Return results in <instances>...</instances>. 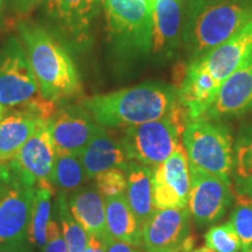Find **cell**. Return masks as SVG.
<instances>
[{"mask_svg": "<svg viewBox=\"0 0 252 252\" xmlns=\"http://www.w3.org/2000/svg\"><path fill=\"white\" fill-rule=\"evenodd\" d=\"M150 1H151V2H152V0H150Z\"/></svg>", "mask_w": 252, "mask_h": 252, "instance_id": "40", "label": "cell"}, {"mask_svg": "<svg viewBox=\"0 0 252 252\" xmlns=\"http://www.w3.org/2000/svg\"><path fill=\"white\" fill-rule=\"evenodd\" d=\"M102 0H46L47 13L72 39L87 35Z\"/></svg>", "mask_w": 252, "mask_h": 252, "instance_id": "18", "label": "cell"}, {"mask_svg": "<svg viewBox=\"0 0 252 252\" xmlns=\"http://www.w3.org/2000/svg\"><path fill=\"white\" fill-rule=\"evenodd\" d=\"M68 207L70 214L88 234L96 235L109 242L106 226L105 202L96 186H81L69 194Z\"/></svg>", "mask_w": 252, "mask_h": 252, "instance_id": "17", "label": "cell"}, {"mask_svg": "<svg viewBox=\"0 0 252 252\" xmlns=\"http://www.w3.org/2000/svg\"><path fill=\"white\" fill-rule=\"evenodd\" d=\"M126 181V200L132 212L137 217L140 225L152 215L156 208L153 206L152 174L153 169L141 163L130 160L125 169Z\"/></svg>", "mask_w": 252, "mask_h": 252, "instance_id": "21", "label": "cell"}, {"mask_svg": "<svg viewBox=\"0 0 252 252\" xmlns=\"http://www.w3.org/2000/svg\"><path fill=\"white\" fill-rule=\"evenodd\" d=\"M251 54L252 20L220 46L189 62L188 67L209 75L220 88Z\"/></svg>", "mask_w": 252, "mask_h": 252, "instance_id": "12", "label": "cell"}, {"mask_svg": "<svg viewBox=\"0 0 252 252\" xmlns=\"http://www.w3.org/2000/svg\"><path fill=\"white\" fill-rule=\"evenodd\" d=\"M106 252H141L139 248L133 247V245H130L127 243H124V242L116 241V239L111 238L108 243V250Z\"/></svg>", "mask_w": 252, "mask_h": 252, "instance_id": "32", "label": "cell"}, {"mask_svg": "<svg viewBox=\"0 0 252 252\" xmlns=\"http://www.w3.org/2000/svg\"><path fill=\"white\" fill-rule=\"evenodd\" d=\"M0 163H1V162H0Z\"/></svg>", "mask_w": 252, "mask_h": 252, "instance_id": "42", "label": "cell"}, {"mask_svg": "<svg viewBox=\"0 0 252 252\" xmlns=\"http://www.w3.org/2000/svg\"><path fill=\"white\" fill-rule=\"evenodd\" d=\"M231 178L235 194L252 197V123L242 126L236 137Z\"/></svg>", "mask_w": 252, "mask_h": 252, "instance_id": "23", "label": "cell"}, {"mask_svg": "<svg viewBox=\"0 0 252 252\" xmlns=\"http://www.w3.org/2000/svg\"><path fill=\"white\" fill-rule=\"evenodd\" d=\"M190 191L188 209L197 225L206 226L225 215L232 202V185L189 163Z\"/></svg>", "mask_w": 252, "mask_h": 252, "instance_id": "10", "label": "cell"}, {"mask_svg": "<svg viewBox=\"0 0 252 252\" xmlns=\"http://www.w3.org/2000/svg\"><path fill=\"white\" fill-rule=\"evenodd\" d=\"M0 252H33V244L26 239V241L19 242L17 244L0 249Z\"/></svg>", "mask_w": 252, "mask_h": 252, "instance_id": "33", "label": "cell"}, {"mask_svg": "<svg viewBox=\"0 0 252 252\" xmlns=\"http://www.w3.org/2000/svg\"><path fill=\"white\" fill-rule=\"evenodd\" d=\"M188 161L198 168L231 184L234 145L228 127L220 121H189L182 134Z\"/></svg>", "mask_w": 252, "mask_h": 252, "instance_id": "7", "label": "cell"}, {"mask_svg": "<svg viewBox=\"0 0 252 252\" xmlns=\"http://www.w3.org/2000/svg\"><path fill=\"white\" fill-rule=\"evenodd\" d=\"M106 226L110 236L116 241L133 247H141V225L128 206L125 194L104 197Z\"/></svg>", "mask_w": 252, "mask_h": 252, "instance_id": "22", "label": "cell"}, {"mask_svg": "<svg viewBox=\"0 0 252 252\" xmlns=\"http://www.w3.org/2000/svg\"><path fill=\"white\" fill-rule=\"evenodd\" d=\"M152 54L171 60L182 43L184 5L181 0H153Z\"/></svg>", "mask_w": 252, "mask_h": 252, "instance_id": "15", "label": "cell"}, {"mask_svg": "<svg viewBox=\"0 0 252 252\" xmlns=\"http://www.w3.org/2000/svg\"><path fill=\"white\" fill-rule=\"evenodd\" d=\"M35 190L14 160L0 163V249L28 239Z\"/></svg>", "mask_w": 252, "mask_h": 252, "instance_id": "6", "label": "cell"}, {"mask_svg": "<svg viewBox=\"0 0 252 252\" xmlns=\"http://www.w3.org/2000/svg\"><path fill=\"white\" fill-rule=\"evenodd\" d=\"M100 125L83 106H67L49 119V133L55 153L81 156Z\"/></svg>", "mask_w": 252, "mask_h": 252, "instance_id": "13", "label": "cell"}, {"mask_svg": "<svg viewBox=\"0 0 252 252\" xmlns=\"http://www.w3.org/2000/svg\"><path fill=\"white\" fill-rule=\"evenodd\" d=\"M232 1H242V0H232Z\"/></svg>", "mask_w": 252, "mask_h": 252, "instance_id": "39", "label": "cell"}, {"mask_svg": "<svg viewBox=\"0 0 252 252\" xmlns=\"http://www.w3.org/2000/svg\"><path fill=\"white\" fill-rule=\"evenodd\" d=\"M252 112V54L220 88L203 119L220 121Z\"/></svg>", "mask_w": 252, "mask_h": 252, "instance_id": "14", "label": "cell"}, {"mask_svg": "<svg viewBox=\"0 0 252 252\" xmlns=\"http://www.w3.org/2000/svg\"><path fill=\"white\" fill-rule=\"evenodd\" d=\"M206 247L214 252H241L242 245L238 235L230 220L220 225H214L207 231Z\"/></svg>", "mask_w": 252, "mask_h": 252, "instance_id": "28", "label": "cell"}, {"mask_svg": "<svg viewBox=\"0 0 252 252\" xmlns=\"http://www.w3.org/2000/svg\"><path fill=\"white\" fill-rule=\"evenodd\" d=\"M55 158L56 153L49 133V119H46L25 143L13 160L36 182V186L53 187Z\"/></svg>", "mask_w": 252, "mask_h": 252, "instance_id": "16", "label": "cell"}, {"mask_svg": "<svg viewBox=\"0 0 252 252\" xmlns=\"http://www.w3.org/2000/svg\"><path fill=\"white\" fill-rule=\"evenodd\" d=\"M190 252H214L212 249H209L208 247H202V248H198L195 249V250H191Z\"/></svg>", "mask_w": 252, "mask_h": 252, "instance_id": "35", "label": "cell"}, {"mask_svg": "<svg viewBox=\"0 0 252 252\" xmlns=\"http://www.w3.org/2000/svg\"><path fill=\"white\" fill-rule=\"evenodd\" d=\"M242 252H252V245L249 249H247V250H243Z\"/></svg>", "mask_w": 252, "mask_h": 252, "instance_id": "37", "label": "cell"}, {"mask_svg": "<svg viewBox=\"0 0 252 252\" xmlns=\"http://www.w3.org/2000/svg\"><path fill=\"white\" fill-rule=\"evenodd\" d=\"M20 33L43 98L58 105L80 94L76 65L61 43L39 26L21 25Z\"/></svg>", "mask_w": 252, "mask_h": 252, "instance_id": "3", "label": "cell"}, {"mask_svg": "<svg viewBox=\"0 0 252 252\" xmlns=\"http://www.w3.org/2000/svg\"><path fill=\"white\" fill-rule=\"evenodd\" d=\"M96 188L103 197L118 196L126 193L127 181L125 171L119 168H112L100 173L94 178Z\"/></svg>", "mask_w": 252, "mask_h": 252, "instance_id": "29", "label": "cell"}, {"mask_svg": "<svg viewBox=\"0 0 252 252\" xmlns=\"http://www.w3.org/2000/svg\"><path fill=\"white\" fill-rule=\"evenodd\" d=\"M43 121L46 119L23 111H14L2 118L0 121V162L13 160Z\"/></svg>", "mask_w": 252, "mask_h": 252, "instance_id": "20", "label": "cell"}, {"mask_svg": "<svg viewBox=\"0 0 252 252\" xmlns=\"http://www.w3.org/2000/svg\"><path fill=\"white\" fill-rule=\"evenodd\" d=\"M180 104L178 89L162 82H145L82 102L97 124L103 127L134 126L162 119Z\"/></svg>", "mask_w": 252, "mask_h": 252, "instance_id": "1", "label": "cell"}, {"mask_svg": "<svg viewBox=\"0 0 252 252\" xmlns=\"http://www.w3.org/2000/svg\"><path fill=\"white\" fill-rule=\"evenodd\" d=\"M0 105L42 119L53 118L58 112L56 104L41 94L26 53L15 40L9 41L0 58Z\"/></svg>", "mask_w": 252, "mask_h": 252, "instance_id": "4", "label": "cell"}, {"mask_svg": "<svg viewBox=\"0 0 252 252\" xmlns=\"http://www.w3.org/2000/svg\"><path fill=\"white\" fill-rule=\"evenodd\" d=\"M230 223L241 241L242 251L252 245V197L236 194L235 207L230 216Z\"/></svg>", "mask_w": 252, "mask_h": 252, "instance_id": "27", "label": "cell"}, {"mask_svg": "<svg viewBox=\"0 0 252 252\" xmlns=\"http://www.w3.org/2000/svg\"><path fill=\"white\" fill-rule=\"evenodd\" d=\"M152 1H153V0H152Z\"/></svg>", "mask_w": 252, "mask_h": 252, "instance_id": "41", "label": "cell"}, {"mask_svg": "<svg viewBox=\"0 0 252 252\" xmlns=\"http://www.w3.org/2000/svg\"><path fill=\"white\" fill-rule=\"evenodd\" d=\"M2 4H4V0H0V12H1V8H2Z\"/></svg>", "mask_w": 252, "mask_h": 252, "instance_id": "38", "label": "cell"}, {"mask_svg": "<svg viewBox=\"0 0 252 252\" xmlns=\"http://www.w3.org/2000/svg\"><path fill=\"white\" fill-rule=\"evenodd\" d=\"M87 181V173L80 157L56 153L53 185L56 186L60 191H72Z\"/></svg>", "mask_w": 252, "mask_h": 252, "instance_id": "25", "label": "cell"}, {"mask_svg": "<svg viewBox=\"0 0 252 252\" xmlns=\"http://www.w3.org/2000/svg\"><path fill=\"white\" fill-rule=\"evenodd\" d=\"M194 242L188 207L154 210L141 226L145 252H190Z\"/></svg>", "mask_w": 252, "mask_h": 252, "instance_id": "9", "label": "cell"}, {"mask_svg": "<svg viewBox=\"0 0 252 252\" xmlns=\"http://www.w3.org/2000/svg\"><path fill=\"white\" fill-rule=\"evenodd\" d=\"M109 242L96 235L88 234V244L84 252H106Z\"/></svg>", "mask_w": 252, "mask_h": 252, "instance_id": "31", "label": "cell"}, {"mask_svg": "<svg viewBox=\"0 0 252 252\" xmlns=\"http://www.w3.org/2000/svg\"><path fill=\"white\" fill-rule=\"evenodd\" d=\"M109 35L122 55L152 53L153 12L150 0H102Z\"/></svg>", "mask_w": 252, "mask_h": 252, "instance_id": "8", "label": "cell"}, {"mask_svg": "<svg viewBox=\"0 0 252 252\" xmlns=\"http://www.w3.org/2000/svg\"><path fill=\"white\" fill-rule=\"evenodd\" d=\"M80 159L86 169L88 180H93L100 173L112 168L125 171L130 161L121 141L113 139L103 126L81 153Z\"/></svg>", "mask_w": 252, "mask_h": 252, "instance_id": "19", "label": "cell"}, {"mask_svg": "<svg viewBox=\"0 0 252 252\" xmlns=\"http://www.w3.org/2000/svg\"><path fill=\"white\" fill-rule=\"evenodd\" d=\"M55 206L56 215L61 223L62 236L67 244L68 252H84L88 244V232L70 214L64 191L59 193Z\"/></svg>", "mask_w": 252, "mask_h": 252, "instance_id": "26", "label": "cell"}, {"mask_svg": "<svg viewBox=\"0 0 252 252\" xmlns=\"http://www.w3.org/2000/svg\"><path fill=\"white\" fill-rule=\"evenodd\" d=\"M42 252H68L59 222L53 216L47 229V243Z\"/></svg>", "mask_w": 252, "mask_h": 252, "instance_id": "30", "label": "cell"}, {"mask_svg": "<svg viewBox=\"0 0 252 252\" xmlns=\"http://www.w3.org/2000/svg\"><path fill=\"white\" fill-rule=\"evenodd\" d=\"M252 20V0H187L184 5L182 45L194 61Z\"/></svg>", "mask_w": 252, "mask_h": 252, "instance_id": "2", "label": "cell"}, {"mask_svg": "<svg viewBox=\"0 0 252 252\" xmlns=\"http://www.w3.org/2000/svg\"><path fill=\"white\" fill-rule=\"evenodd\" d=\"M52 196L53 187L36 186L33 208H32L28 241L33 245H36L41 251H43L46 247L47 229L52 219Z\"/></svg>", "mask_w": 252, "mask_h": 252, "instance_id": "24", "label": "cell"}, {"mask_svg": "<svg viewBox=\"0 0 252 252\" xmlns=\"http://www.w3.org/2000/svg\"><path fill=\"white\" fill-rule=\"evenodd\" d=\"M188 123L181 103L171 115L125 128L121 144L128 160L156 168L172 156L182 143V134Z\"/></svg>", "mask_w": 252, "mask_h": 252, "instance_id": "5", "label": "cell"}, {"mask_svg": "<svg viewBox=\"0 0 252 252\" xmlns=\"http://www.w3.org/2000/svg\"><path fill=\"white\" fill-rule=\"evenodd\" d=\"M42 1H45V0H24V4L26 7H32V6L41 4Z\"/></svg>", "mask_w": 252, "mask_h": 252, "instance_id": "34", "label": "cell"}, {"mask_svg": "<svg viewBox=\"0 0 252 252\" xmlns=\"http://www.w3.org/2000/svg\"><path fill=\"white\" fill-rule=\"evenodd\" d=\"M4 115H5V109H4V106L0 105V121H1V119L4 118Z\"/></svg>", "mask_w": 252, "mask_h": 252, "instance_id": "36", "label": "cell"}, {"mask_svg": "<svg viewBox=\"0 0 252 252\" xmlns=\"http://www.w3.org/2000/svg\"><path fill=\"white\" fill-rule=\"evenodd\" d=\"M152 191L156 210L188 207L190 171L182 143L168 159L153 168Z\"/></svg>", "mask_w": 252, "mask_h": 252, "instance_id": "11", "label": "cell"}]
</instances>
